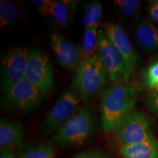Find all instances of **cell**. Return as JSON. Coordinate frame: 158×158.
I'll list each match as a JSON object with an SVG mask.
<instances>
[{
  "label": "cell",
  "instance_id": "ffe728a7",
  "mask_svg": "<svg viewBox=\"0 0 158 158\" xmlns=\"http://www.w3.org/2000/svg\"><path fill=\"white\" fill-rule=\"evenodd\" d=\"M114 5L124 17H134L138 14L141 2L138 0H116Z\"/></svg>",
  "mask_w": 158,
  "mask_h": 158
},
{
  "label": "cell",
  "instance_id": "d4e9b609",
  "mask_svg": "<svg viewBox=\"0 0 158 158\" xmlns=\"http://www.w3.org/2000/svg\"><path fill=\"white\" fill-rule=\"evenodd\" d=\"M151 104L152 108L158 114V94H153L152 99L151 100Z\"/></svg>",
  "mask_w": 158,
  "mask_h": 158
},
{
  "label": "cell",
  "instance_id": "5b68a950",
  "mask_svg": "<svg viewBox=\"0 0 158 158\" xmlns=\"http://www.w3.org/2000/svg\"><path fill=\"white\" fill-rule=\"evenodd\" d=\"M24 78L45 95L53 90L54 86V70L45 52L37 48L29 51Z\"/></svg>",
  "mask_w": 158,
  "mask_h": 158
},
{
  "label": "cell",
  "instance_id": "4fadbf2b",
  "mask_svg": "<svg viewBox=\"0 0 158 158\" xmlns=\"http://www.w3.org/2000/svg\"><path fill=\"white\" fill-rule=\"evenodd\" d=\"M135 36L138 45L147 52L158 51V29L147 19L136 25Z\"/></svg>",
  "mask_w": 158,
  "mask_h": 158
},
{
  "label": "cell",
  "instance_id": "5bb4252c",
  "mask_svg": "<svg viewBox=\"0 0 158 158\" xmlns=\"http://www.w3.org/2000/svg\"><path fill=\"white\" fill-rule=\"evenodd\" d=\"M120 153L124 158H158V142L152 138L141 143L122 145Z\"/></svg>",
  "mask_w": 158,
  "mask_h": 158
},
{
  "label": "cell",
  "instance_id": "3957f363",
  "mask_svg": "<svg viewBox=\"0 0 158 158\" xmlns=\"http://www.w3.org/2000/svg\"><path fill=\"white\" fill-rule=\"evenodd\" d=\"M94 120L88 108L81 107L56 130L54 141L59 147L81 146L94 131Z\"/></svg>",
  "mask_w": 158,
  "mask_h": 158
},
{
  "label": "cell",
  "instance_id": "ac0fdd59",
  "mask_svg": "<svg viewBox=\"0 0 158 158\" xmlns=\"http://www.w3.org/2000/svg\"><path fill=\"white\" fill-rule=\"evenodd\" d=\"M20 17L19 10L14 3L10 1H0V25L1 28L13 24Z\"/></svg>",
  "mask_w": 158,
  "mask_h": 158
},
{
  "label": "cell",
  "instance_id": "ba28073f",
  "mask_svg": "<svg viewBox=\"0 0 158 158\" xmlns=\"http://www.w3.org/2000/svg\"><path fill=\"white\" fill-rule=\"evenodd\" d=\"M98 45L99 54L110 81L114 84L128 83L130 78L122 55L102 30L99 31Z\"/></svg>",
  "mask_w": 158,
  "mask_h": 158
},
{
  "label": "cell",
  "instance_id": "cb8c5ba5",
  "mask_svg": "<svg viewBox=\"0 0 158 158\" xmlns=\"http://www.w3.org/2000/svg\"><path fill=\"white\" fill-rule=\"evenodd\" d=\"M150 18L156 24L158 25V7L156 3H153L149 8Z\"/></svg>",
  "mask_w": 158,
  "mask_h": 158
},
{
  "label": "cell",
  "instance_id": "4316f807",
  "mask_svg": "<svg viewBox=\"0 0 158 158\" xmlns=\"http://www.w3.org/2000/svg\"><path fill=\"white\" fill-rule=\"evenodd\" d=\"M153 89H156V90H157V91H158V82H157L155 85H154Z\"/></svg>",
  "mask_w": 158,
  "mask_h": 158
},
{
  "label": "cell",
  "instance_id": "52a82bcc",
  "mask_svg": "<svg viewBox=\"0 0 158 158\" xmlns=\"http://www.w3.org/2000/svg\"><path fill=\"white\" fill-rule=\"evenodd\" d=\"M80 100L73 89L64 90L43 119L41 125L43 133H49L58 129L80 108Z\"/></svg>",
  "mask_w": 158,
  "mask_h": 158
},
{
  "label": "cell",
  "instance_id": "6da1fadb",
  "mask_svg": "<svg viewBox=\"0 0 158 158\" xmlns=\"http://www.w3.org/2000/svg\"><path fill=\"white\" fill-rule=\"evenodd\" d=\"M137 89L129 83L114 84L102 94L101 128L113 131L116 125L134 110L137 101Z\"/></svg>",
  "mask_w": 158,
  "mask_h": 158
},
{
  "label": "cell",
  "instance_id": "e0dca14e",
  "mask_svg": "<svg viewBox=\"0 0 158 158\" xmlns=\"http://www.w3.org/2000/svg\"><path fill=\"white\" fill-rule=\"evenodd\" d=\"M99 31L98 27H90L85 29L82 37L81 45L80 46L81 51L82 60L89 59L98 54L99 51L98 45Z\"/></svg>",
  "mask_w": 158,
  "mask_h": 158
},
{
  "label": "cell",
  "instance_id": "30bf717a",
  "mask_svg": "<svg viewBox=\"0 0 158 158\" xmlns=\"http://www.w3.org/2000/svg\"><path fill=\"white\" fill-rule=\"evenodd\" d=\"M103 31L122 55L128 77L130 78L137 70L139 58L127 32L122 25L113 22L105 23Z\"/></svg>",
  "mask_w": 158,
  "mask_h": 158
},
{
  "label": "cell",
  "instance_id": "7a4b0ae2",
  "mask_svg": "<svg viewBox=\"0 0 158 158\" xmlns=\"http://www.w3.org/2000/svg\"><path fill=\"white\" fill-rule=\"evenodd\" d=\"M106 75L107 71L98 53L82 60L77 67L73 80V89L83 101H89L102 92L106 84Z\"/></svg>",
  "mask_w": 158,
  "mask_h": 158
},
{
  "label": "cell",
  "instance_id": "8fae6325",
  "mask_svg": "<svg viewBox=\"0 0 158 158\" xmlns=\"http://www.w3.org/2000/svg\"><path fill=\"white\" fill-rule=\"evenodd\" d=\"M51 46L55 59L63 68L76 69L82 61L80 46L73 44L56 32L51 35Z\"/></svg>",
  "mask_w": 158,
  "mask_h": 158
},
{
  "label": "cell",
  "instance_id": "7402d4cb",
  "mask_svg": "<svg viewBox=\"0 0 158 158\" xmlns=\"http://www.w3.org/2000/svg\"><path fill=\"white\" fill-rule=\"evenodd\" d=\"M32 5L44 17L50 16V10L54 1L51 0H32Z\"/></svg>",
  "mask_w": 158,
  "mask_h": 158
},
{
  "label": "cell",
  "instance_id": "83f0119b",
  "mask_svg": "<svg viewBox=\"0 0 158 158\" xmlns=\"http://www.w3.org/2000/svg\"><path fill=\"white\" fill-rule=\"evenodd\" d=\"M155 3H156V5H157V7H158V1L155 2Z\"/></svg>",
  "mask_w": 158,
  "mask_h": 158
},
{
  "label": "cell",
  "instance_id": "9c48e42d",
  "mask_svg": "<svg viewBox=\"0 0 158 158\" xmlns=\"http://www.w3.org/2000/svg\"><path fill=\"white\" fill-rule=\"evenodd\" d=\"M27 48L13 47L6 51L2 59V90L4 92L12 84L24 78L29 56Z\"/></svg>",
  "mask_w": 158,
  "mask_h": 158
},
{
  "label": "cell",
  "instance_id": "44dd1931",
  "mask_svg": "<svg viewBox=\"0 0 158 158\" xmlns=\"http://www.w3.org/2000/svg\"><path fill=\"white\" fill-rule=\"evenodd\" d=\"M143 79L145 86L153 89L154 85L158 82V60L148 67L144 72Z\"/></svg>",
  "mask_w": 158,
  "mask_h": 158
},
{
  "label": "cell",
  "instance_id": "603a6c76",
  "mask_svg": "<svg viewBox=\"0 0 158 158\" xmlns=\"http://www.w3.org/2000/svg\"><path fill=\"white\" fill-rule=\"evenodd\" d=\"M75 158H109L99 151H89L77 154Z\"/></svg>",
  "mask_w": 158,
  "mask_h": 158
},
{
  "label": "cell",
  "instance_id": "277c9868",
  "mask_svg": "<svg viewBox=\"0 0 158 158\" xmlns=\"http://www.w3.org/2000/svg\"><path fill=\"white\" fill-rule=\"evenodd\" d=\"M150 119L145 114L133 110L112 132L122 145H130L152 138Z\"/></svg>",
  "mask_w": 158,
  "mask_h": 158
},
{
  "label": "cell",
  "instance_id": "8992f818",
  "mask_svg": "<svg viewBox=\"0 0 158 158\" xmlns=\"http://www.w3.org/2000/svg\"><path fill=\"white\" fill-rule=\"evenodd\" d=\"M3 93L6 103L21 113L34 110L45 97L40 90L25 78L12 84Z\"/></svg>",
  "mask_w": 158,
  "mask_h": 158
},
{
  "label": "cell",
  "instance_id": "484cf974",
  "mask_svg": "<svg viewBox=\"0 0 158 158\" xmlns=\"http://www.w3.org/2000/svg\"><path fill=\"white\" fill-rule=\"evenodd\" d=\"M0 158H15V155L11 151H1Z\"/></svg>",
  "mask_w": 158,
  "mask_h": 158
},
{
  "label": "cell",
  "instance_id": "d6986e66",
  "mask_svg": "<svg viewBox=\"0 0 158 158\" xmlns=\"http://www.w3.org/2000/svg\"><path fill=\"white\" fill-rule=\"evenodd\" d=\"M102 16V5L100 2H93L87 5L83 15V24L85 29L99 27Z\"/></svg>",
  "mask_w": 158,
  "mask_h": 158
},
{
  "label": "cell",
  "instance_id": "7c38bea8",
  "mask_svg": "<svg viewBox=\"0 0 158 158\" xmlns=\"http://www.w3.org/2000/svg\"><path fill=\"white\" fill-rule=\"evenodd\" d=\"M23 136L21 122L2 119L0 122V149L11 151L21 146Z\"/></svg>",
  "mask_w": 158,
  "mask_h": 158
},
{
  "label": "cell",
  "instance_id": "9a60e30c",
  "mask_svg": "<svg viewBox=\"0 0 158 158\" xmlns=\"http://www.w3.org/2000/svg\"><path fill=\"white\" fill-rule=\"evenodd\" d=\"M78 2L54 1L50 10V16L57 24L68 27L73 19L76 5Z\"/></svg>",
  "mask_w": 158,
  "mask_h": 158
},
{
  "label": "cell",
  "instance_id": "2e32d148",
  "mask_svg": "<svg viewBox=\"0 0 158 158\" xmlns=\"http://www.w3.org/2000/svg\"><path fill=\"white\" fill-rule=\"evenodd\" d=\"M55 149L52 146L29 143L20 146L18 158H54Z\"/></svg>",
  "mask_w": 158,
  "mask_h": 158
}]
</instances>
